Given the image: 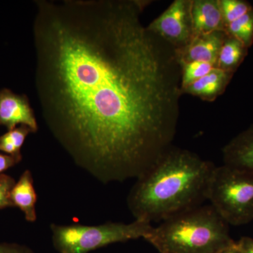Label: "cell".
Returning a JSON list of instances; mask_svg holds the SVG:
<instances>
[{
  "mask_svg": "<svg viewBox=\"0 0 253 253\" xmlns=\"http://www.w3.org/2000/svg\"><path fill=\"white\" fill-rule=\"evenodd\" d=\"M13 177L8 174H0V210L14 207L11 201V191L14 186Z\"/></svg>",
  "mask_w": 253,
  "mask_h": 253,
  "instance_id": "obj_18",
  "label": "cell"
},
{
  "mask_svg": "<svg viewBox=\"0 0 253 253\" xmlns=\"http://www.w3.org/2000/svg\"><path fill=\"white\" fill-rule=\"evenodd\" d=\"M226 35V32H214L194 36L184 47L176 49L179 61H204L217 66L219 50Z\"/></svg>",
  "mask_w": 253,
  "mask_h": 253,
  "instance_id": "obj_8",
  "label": "cell"
},
{
  "mask_svg": "<svg viewBox=\"0 0 253 253\" xmlns=\"http://www.w3.org/2000/svg\"><path fill=\"white\" fill-rule=\"evenodd\" d=\"M215 167L188 150L172 147L137 179L127 199L131 212L151 223L201 206Z\"/></svg>",
  "mask_w": 253,
  "mask_h": 253,
  "instance_id": "obj_2",
  "label": "cell"
},
{
  "mask_svg": "<svg viewBox=\"0 0 253 253\" xmlns=\"http://www.w3.org/2000/svg\"><path fill=\"white\" fill-rule=\"evenodd\" d=\"M0 126L8 130L26 126L33 132L38 131L36 116L26 95L16 94L6 88L0 90Z\"/></svg>",
  "mask_w": 253,
  "mask_h": 253,
  "instance_id": "obj_7",
  "label": "cell"
},
{
  "mask_svg": "<svg viewBox=\"0 0 253 253\" xmlns=\"http://www.w3.org/2000/svg\"><path fill=\"white\" fill-rule=\"evenodd\" d=\"M21 158L14 157L10 155L0 154V174L7 170L9 168L14 167L18 163L21 162Z\"/></svg>",
  "mask_w": 253,
  "mask_h": 253,
  "instance_id": "obj_19",
  "label": "cell"
},
{
  "mask_svg": "<svg viewBox=\"0 0 253 253\" xmlns=\"http://www.w3.org/2000/svg\"><path fill=\"white\" fill-rule=\"evenodd\" d=\"M222 153L224 165L253 172V125L231 139Z\"/></svg>",
  "mask_w": 253,
  "mask_h": 253,
  "instance_id": "obj_10",
  "label": "cell"
},
{
  "mask_svg": "<svg viewBox=\"0 0 253 253\" xmlns=\"http://www.w3.org/2000/svg\"><path fill=\"white\" fill-rule=\"evenodd\" d=\"M191 3L188 0H175L148 28L176 49L184 47L194 37Z\"/></svg>",
  "mask_w": 253,
  "mask_h": 253,
  "instance_id": "obj_6",
  "label": "cell"
},
{
  "mask_svg": "<svg viewBox=\"0 0 253 253\" xmlns=\"http://www.w3.org/2000/svg\"><path fill=\"white\" fill-rule=\"evenodd\" d=\"M36 86L43 118L101 182L139 179L173 146L181 68L141 21L146 1L38 0Z\"/></svg>",
  "mask_w": 253,
  "mask_h": 253,
  "instance_id": "obj_1",
  "label": "cell"
},
{
  "mask_svg": "<svg viewBox=\"0 0 253 253\" xmlns=\"http://www.w3.org/2000/svg\"><path fill=\"white\" fill-rule=\"evenodd\" d=\"M0 253H33L24 246L16 244H0Z\"/></svg>",
  "mask_w": 253,
  "mask_h": 253,
  "instance_id": "obj_21",
  "label": "cell"
},
{
  "mask_svg": "<svg viewBox=\"0 0 253 253\" xmlns=\"http://www.w3.org/2000/svg\"><path fill=\"white\" fill-rule=\"evenodd\" d=\"M215 253H240L239 251L236 247V242L231 246H227V247L224 248V249L219 250Z\"/></svg>",
  "mask_w": 253,
  "mask_h": 253,
  "instance_id": "obj_22",
  "label": "cell"
},
{
  "mask_svg": "<svg viewBox=\"0 0 253 253\" xmlns=\"http://www.w3.org/2000/svg\"><path fill=\"white\" fill-rule=\"evenodd\" d=\"M226 33L241 42L248 49L253 43V9L226 26Z\"/></svg>",
  "mask_w": 253,
  "mask_h": 253,
  "instance_id": "obj_15",
  "label": "cell"
},
{
  "mask_svg": "<svg viewBox=\"0 0 253 253\" xmlns=\"http://www.w3.org/2000/svg\"><path fill=\"white\" fill-rule=\"evenodd\" d=\"M191 18L194 37L226 32L219 0L191 1Z\"/></svg>",
  "mask_w": 253,
  "mask_h": 253,
  "instance_id": "obj_9",
  "label": "cell"
},
{
  "mask_svg": "<svg viewBox=\"0 0 253 253\" xmlns=\"http://www.w3.org/2000/svg\"><path fill=\"white\" fill-rule=\"evenodd\" d=\"M148 221L135 219L129 224L111 222L98 226L52 224L53 244L60 253H88L116 243L143 238L154 230Z\"/></svg>",
  "mask_w": 253,
  "mask_h": 253,
  "instance_id": "obj_4",
  "label": "cell"
},
{
  "mask_svg": "<svg viewBox=\"0 0 253 253\" xmlns=\"http://www.w3.org/2000/svg\"><path fill=\"white\" fill-rule=\"evenodd\" d=\"M207 200L229 225L249 224L253 221V172L226 165L214 168Z\"/></svg>",
  "mask_w": 253,
  "mask_h": 253,
  "instance_id": "obj_5",
  "label": "cell"
},
{
  "mask_svg": "<svg viewBox=\"0 0 253 253\" xmlns=\"http://www.w3.org/2000/svg\"><path fill=\"white\" fill-rule=\"evenodd\" d=\"M10 196L13 206L19 208L22 211L26 220L30 222L36 221L37 194L33 176L29 170L27 169L23 172L15 183Z\"/></svg>",
  "mask_w": 253,
  "mask_h": 253,
  "instance_id": "obj_12",
  "label": "cell"
},
{
  "mask_svg": "<svg viewBox=\"0 0 253 253\" xmlns=\"http://www.w3.org/2000/svg\"><path fill=\"white\" fill-rule=\"evenodd\" d=\"M30 133H33V131L26 126H18L8 130L7 132L0 136V151L22 159L21 148Z\"/></svg>",
  "mask_w": 253,
  "mask_h": 253,
  "instance_id": "obj_14",
  "label": "cell"
},
{
  "mask_svg": "<svg viewBox=\"0 0 253 253\" xmlns=\"http://www.w3.org/2000/svg\"><path fill=\"white\" fill-rule=\"evenodd\" d=\"M232 76L233 73L216 67L206 76L186 86L183 89L182 93L198 96L201 99L212 101L225 90Z\"/></svg>",
  "mask_w": 253,
  "mask_h": 253,
  "instance_id": "obj_11",
  "label": "cell"
},
{
  "mask_svg": "<svg viewBox=\"0 0 253 253\" xmlns=\"http://www.w3.org/2000/svg\"><path fill=\"white\" fill-rule=\"evenodd\" d=\"M181 68V90L200 78L206 76L217 67L215 64L204 61H195L191 62L179 61Z\"/></svg>",
  "mask_w": 253,
  "mask_h": 253,
  "instance_id": "obj_16",
  "label": "cell"
},
{
  "mask_svg": "<svg viewBox=\"0 0 253 253\" xmlns=\"http://www.w3.org/2000/svg\"><path fill=\"white\" fill-rule=\"evenodd\" d=\"M248 50L241 42L226 35L218 55L217 68L234 74L244 61Z\"/></svg>",
  "mask_w": 253,
  "mask_h": 253,
  "instance_id": "obj_13",
  "label": "cell"
},
{
  "mask_svg": "<svg viewBox=\"0 0 253 253\" xmlns=\"http://www.w3.org/2000/svg\"><path fill=\"white\" fill-rule=\"evenodd\" d=\"M221 14L226 26L247 14L253 9L249 2L243 0H219Z\"/></svg>",
  "mask_w": 253,
  "mask_h": 253,
  "instance_id": "obj_17",
  "label": "cell"
},
{
  "mask_svg": "<svg viewBox=\"0 0 253 253\" xmlns=\"http://www.w3.org/2000/svg\"><path fill=\"white\" fill-rule=\"evenodd\" d=\"M236 247L240 253H253V239L246 236L241 238L236 242Z\"/></svg>",
  "mask_w": 253,
  "mask_h": 253,
  "instance_id": "obj_20",
  "label": "cell"
},
{
  "mask_svg": "<svg viewBox=\"0 0 253 253\" xmlns=\"http://www.w3.org/2000/svg\"><path fill=\"white\" fill-rule=\"evenodd\" d=\"M160 253H215L235 243L229 224L211 205L162 221L146 239Z\"/></svg>",
  "mask_w": 253,
  "mask_h": 253,
  "instance_id": "obj_3",
  "label": "cell"
}]
</instances>
